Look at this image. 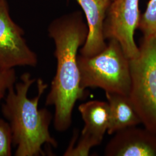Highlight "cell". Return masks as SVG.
Segmentation results:
<instances>
[{"mask_svg": "<svg viewBox=\"0 0 156 156\" xmlns=\"http://www.w3.org/2000/svg\"><path fill=\"white\" fill-rule=\"evenodd\" d=\"M84 125L80 136L98 146L107 133L109 123L110 112L108 102L89 101L78 107Z\"/></svg>", "mask_w": 156, "mask_h": 156, "instance_id": "obj_9", "label": "cell"}, {"mask_svg": "<svg viewBox=\"0 0 156 156\" xmlns=\"http://www.w3.org/2000/svg\"><path fill=\"white\" fill-rule=\"evenodd\" d=\"M110 112L107 133L113 135L124 128L141 124L140 116L128 95L105 93Z\"/></svg>", "mask_w": 156, "mask_h": 156, "instance_id": "obj_10", "label": "cell"}, {"mask_svg": "<svg viewBox=\"0 0 156 156\" xmlns=\"http://www.w3.org/2000/svg\"><path fill=\"white\" fill-rule=\"evenodd\" d=\"M48 31L55 45L57 66L45 104L55 107L54 127L64 133L71 126L75 103L84 95L80 85L77 57L78 50L87 38L88 27L82 13L75 11L54 19Z\"/></svg>", "mask_w": 156, "mask_h": 156, "instance_id": "obj_1", "label": "cell"}, {"mask_svg": "<svg viewBox=\"0 0 156 156\" xmlns=\"http://www.w3.org/2000/svg\"><path fill=\"white\" fill-rule=\"evenodd\" d=\"M17 82L15 68L0 71V102L4 98L8 89Z\"/></svg>", "mask_w": 156, "mask_h": 156, "instance_id": "obj_13", "label": "cell"}, {"mask_svg": "<svg viewBox=\"0 0 156 156\" xmlns=\"http://www.w3.org/2000/svg\"><path fill=\"white\" fill-rule=\"evenodd\" d=\"M106 156H156V135L146 128L133 126L114 134L107 144Z\"/></svg>", "mask_w": 156, "mask_h": 156, "instance_id": "obj_7", "label": "cell"}, {"mask_svg": "<svg viewBox=\"0 0 156 156\" xmlns=\"http://www.w3.org/2000/svg\"><path fill=\"white\" fill-rule=\"evenodd\" d=\"M83 11L87 20L88 34L80 49L82 56L91 57L101 52L107 44L104 35V23L110 0H76Z\"/></svg>", "mask_w": 156, "mask_h": 156, "instance_id": "obj_8", "label": "cell"}, {"mask_svg": "<svg viewBox=\"0 0 156 156\" xmlns=\"http://www.w3.org/2000/svg\"><path fill=\"white\" fill-rule=\"evenodd\" d=\"M110 1H113V0H110Z\"/></svg>", "mask_w": 156, "mask_h": 156, "instance_id": "obj_14", "label": "cell"}, {"mask_svg": "<svg viewBox=\"0 0 156 156\" xmlns=\"http://www.w3.org/2000/svg\"><path fill=\"white\" fill-rule=\"evenodd\" d=\"M140 0H113L111 2L104 23L105 39H115L119 42L128 58L139 55V47L134 39L135 31L138 28Z\"/></svg>", "mask_w": 156, "mask_h": 156, "instance_id": "obj_5", "label": "cell"}, {"mask_svg": "<svg viewBox=\"0 0 156 156\" xmlns=\"http://www.w3.org/2000/svg\"><path fill=\"white\" fill-rule=\"evenodd\" d=\"M35 80L30 73H23L20 80L8 89L2 104V113L10 125L13 145L16 148L15 156H43L44 145L58 146L49 131L52 114L46 108H38L48 84L38 79L37 94L33 98L28 97Z\"/></svg>", "mask_w": 156, "mask_h": 156, "instance_id": "obj_2", "label": "cell"}, {"mask_svg": "<svg viewBox=\"0 0 156 156\" xmlns=\"http://www.w3.org/2000/svg\"><path fill=\"white\" fill-rule=\"evenodd\" d=\"M139 55L129 60L128 97L145 128L156 135V36L143 38Z\"/></svg>", "mask_w": 156, "mask_h": 156, "instance_id": "obj_4", "label": "cell"}, {"mask_svg": "<svg viewBox=\"0 0 156 156\" xmlns=\"http://www.w3.org/2000/svg\"><path fill=\"white\" fill-rule=\"evenodd\" d=\"M24 35L23 30L9 15L6 0H0V71L37 66L38 56Z\"/></svg>", "mask_w": 156, "mask_h": 156, "instance_id": "obj_6", "label": "cell"}, {"mask_svg": "<svg viewBox=\"0 0 156 156\" xmlns=\"http://www.w3.org/2000/svg\"><path fill=\"white\" fill-rule=\"evenodd\" d=\"M138 28L144 37L156 36V0H150L145 12L140 17Z\"/></svg>", "mask_w": 156, "mask_h": 156, "instance_id": "obj_11", "label": "cell"}, {"mask_svg": "<svg viewBox=\"0 0 156 156\" xmlns=\"http://www.w3.org/2000/svg\"><path fill=\"white\" fill-rule=\"evenodd\" d=\"M109 41L106 48L95 56L78 55L80 87L84 90L100 88L105 93L128 95L131 82L129 59L117 41Z\"/></svg>", "mask_w": 156, "mask_h": 156, "instance_id": "obj_3", "label": "cell"}, {"mask_svg": "<svg viewBox=\"0 0 156 156\" xmlns=\"http://www.w3.org/2000/svg\"><path fill=\"white\" fill-rule=\"evenodd\" d=\"M12 134L9 123L0 118V156L12 155Z\"/></svg>", "mask_w": 156, "mask_h": 156, "instance_id": "obj_12", "label": "cell"}]
</instances>
